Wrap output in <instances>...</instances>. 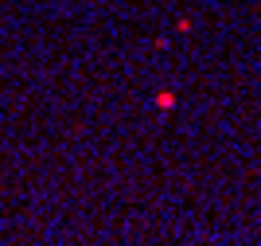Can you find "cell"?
Returning <instances> with one entry per match:
<instances>
[{"label": "cell", "mask_w": 261, "mask_h": 246, "mask_svg": "<svg viewBox=\"0 0 261 246\" xmlns=\"http://www.w3.org/2000/svg\"><path fill=\"white\" fill-rule=\"evenodd\" d=\"M156 106H160V109H172V106H175V94H172V90H164V94H156Z\"/></svg>", "instance_id": "obj_1"}]
</instances>
